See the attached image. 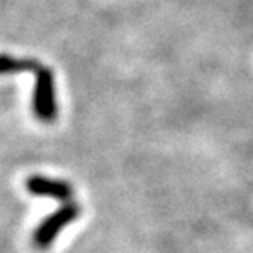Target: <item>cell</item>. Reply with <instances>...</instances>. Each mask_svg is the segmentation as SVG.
<instances>
[{
	"instance_id": "obj_1",
	"label": "cell",
	"mask_w": 253,
	"mask_h": 253,
	"mask_svg": "<svg viewBox=\"0 0 253 253\" xmlns=\"http://www.w3.org/2000/svg\"><path fill=\"white\" fill-rule=\"evenodd\" d=\"M33 114L40 122L53 124L58 119V100L54 73L48 66L40 64L35 71V89L32 100Z\"/></svg>"
},
{
	"instance_id": "obj_4",
	"label": "cell",
	"mask_w": 253,
	"mask_h": 253,
	"mask_svg": "<svg viewBox=\"0 0 253 253\" xmlns=\"http://www.w3.org/2000/svg\"><path fill=\"white\" fill-rule=\"evenodd\" d=\"M37 59L32 58H13L10 54H3L2 56V73L3 74H20V73H33L40 68Z\"/></svg>"
},
{
	"instance_id": "obj_2",
	"label": "cell",
	"mask_w": 253,
	"mask_h": 253,
	"mask_svg": "<svg viewBox=\"0 0 253 253\" xmlns=\"http://www.w3.org/2000/svg\"><path fill=\"white\" fill-rule=\"evenodd\" d=\"M81 212H83V209H81V206L74 201L64 202V204L59 206L58 209L51 212L43 222H40V225L37 227V230H35V234H33L35 247H37L38 250L49 249L66 227L79 219Z\"/></svg>"
},
{
	"instance_id": "obj_3",
	"label": "cell",
	"mask_w": 253,
	"mask_h": 253,
	"mask_svg": "<svg viewBox=\"0 0 253 253\" xmlns=\"http://www.w3.org/2000/svg\"><path fill=\"white\" fill-rule=\"evenodd\" d=\"M25 188L33 196L40 197H51L59 202H71L74 197L73 184L63 179H53L46 178L42 174H32L25 181Z\"/></svg>"
}]
</instances>
